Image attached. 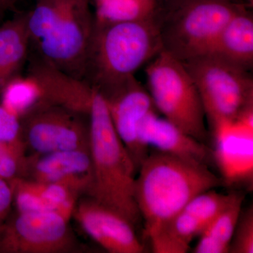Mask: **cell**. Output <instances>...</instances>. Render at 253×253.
I'll return each mask as SVG.
<instances>
[{"label": "cell", "mask_w": 253, "mask_h": 253, "mask_svg": "<svg viewBox=\"0 0 253 253\" xmlns=\"http://www.w3.org/2000/svg\"><path fill=\"white\" fill-rule=\"evenodd\" d=\"M137 172L134 200L147 239L195 196L224 184L208 166L156 149L150 150Z\"/></svg>", "instance_id": "6da1fadb"}, {"label": "cell", "mask_w": 253, "mask_h": 253, "mask_svg": "<svg viewBox=\"0 0 253 253\" xmlns=\"http://www.w3.org/2000/svg\"><path fill=\"white\" fill-rule=\"evenodd\" d=\"M91 6V0H36L25 13L36 55L84 81L96 24Z\"/></svg>", "instance_id": "7a4b0ae2"}, {"label": "cell", "mask_w": 253, "mask_h": 253, "mask_svg": "<svg viewBox=\"0 0 253 253\" xmlns=\"http://www.w3.org/2000/svg\"><path fill=\"white\" fill-rule=\"evenodd\" d=\"M161 51L150 15L123 21L96 20L84 81L108 96L134 78Z\"/></svg>", "instance_id": "3957f363"}, {"label": "cell", "mask_w": 253, "mask_h": 253, "mask_svg": "<svg viewBox=\"0 0 253 253\" xmlns=\"http://www.w3.org/2000/svg\"><path fill=\"white\" fill-rule=\"evenodd\" d=\"M92 89L89 123L94 181L90 196L136 226L141 217L134 200L135 166L115 129L106 99Z\"/></svg>", "instance_id": "277c9868"}, {"label": "cell", "mask_w": 253, "mask_h": 253, "mask_svg": "<svg viewBox=\"0 0 253 253\" xmlns=\"http://www.w3.org/2000/svg\"><path fill=\"white\" fill-rule=\"evenodd\" d=\"M244 6L232 0H154L150 17L161 51L181 62L208 54L226 23Z\"/></svg>", "instance_id": "5b68a950"}, {"label": "cell", "mask_w": 253, "mask_h": 253, "mask_svg": "<svg viewBox=\"0 0 253 253\" xmlns=\"http://www.w3.org/2000/svg\"><path fill=\"white\" fill-rule=\"evenodd\" d=\"M197 86L214 136L240 123H253L251 71L212 54L182 62Z\"/></svg>", "instance_id": "8992f818"}, {"label": "cell", "mask_w": 253, "mask_h": 253, "mask_svg": "<svg viewBox=\"0 0 253 253\" xmlns=\"http://www.w3.org/2000/svg\"><path fill=\"white\" fill-rule=\"evenodd\" d=\"M148 91L163 117L206 144V113L194 80L179 60L161 51L145 68Z\"/></svg>", "instance_id": "52a82bcc"}, {"label": "cell", "mask_w": 253, "mask_h": 253, "mask_svg": "<svg viewBox=\"0 0 253 253\" xmlns=\"http://www.w3.org/2000/svg\"><path fill=\"white\" fill-rule=\"evenodd\" d=\"M21 123L23 140L32 154L90 151L87 113L50 105L33 110Z\"/></svg>", "instance_id": "ba28073f"}, {"label": "cell", "mask_w": 253, "mask_h": 253, "mask_svg": "<svg viewBox=\"0 0 253 253\" xmlns=\"http://www.w3.org/2000/svg\"><path fill=\"white\" fill-rule=\"evenodd\" d=\"M71 219L53 212H17L0 232V253H66L78 248Z\"/></svg>", "instance_id": "9c48e42d"}, {"label": "cell", "mask_w": 253, "mask_h": 253, "mask_svg": "<svg viewBox=\"0 0 253 253\" xmlns=\"http://www.w3.org/2000/svg\"><path fill=\"white\" fill-rule=\"evenodd\" d=\"M72 217L83 231L101 247L111 253H141L144 244L136 226L119 212L91 196L78 200Z\"/></svg>", "instance_id": "30bf717a"}, {"label": "cell", "mask_w": 253, "mask_h": 253, "mask_svg": "<svg viewBox=\"0 0 253 253\" xmlns=\"http://www.w3.org/2000/svg\"><path fill=\"white\" fill-rule=\"evenodd\" d=\"M104 97L115 129L129 153L137 172L150 151L141 142L139 129L146 116L157 109L149 91L135 77Z\"/></svg>", "instance_id": "8fae6325"}, {"label": "cell", "mask_w": 253, "mask_h": 253, "mask_svg": "<svg viewBox=\"0 0 253 253\" xmlns=\"http://www.w3.org/2000/svg\"><path fill=\"white\" fill-rule=\"evenodd\" d=\"M23 178L66 186L81 198L90 196L94 181L90 151L28 154Z\"/></svg>", "instance_id": "7c38bea8"}, {"label": "cell", "mask_w": 253, "mask_h": 253, "mask_svg": "<svg viewBox=\"0 0 253 253\" xmlns=\"http://www.w3.org/2000/svg\"><path fill=\"white\" fill-rule=\"evenodd\" d=\"M32 58L28 73L39 84V107L55 105L89 114L93 89L86 82L68 75L38 55Z\"/></svg>", "instance_id": "4fadbf2b"}, {"label": "cell", "mask_w": 253, "mask_h": 253, "mask_svg": "<svg viewBox=\"0 0 253 253\" xmlns=\"http://www.w3.org/2000/svg\"><path fill=\"white\" fill-rule=\"evenodd\" d=\"M141 142L147 149L153 148L181 159L211 168L214 163L211 149L158 116L157 110L146 116L139 129Z\"/></svg>", "instance_id": "5bb4252c"}, {"label": "cell", "mask_w": 253, "mask_h": 253, "mask_svg": "<svg viewBox=\"0 0 253 253\" xmlns=\"http://www.w3.org/2000/svg\"><path fill=\"white\" fill-rule=\"evenodd\" d=\"M17 212H53L71 219L78 194L59 184L16 178L9 181Z\"/></svg>", "instance_id": "9a60e30c"}, {"label": "cell", "mask_w": 253, "mask_h": 253, "mask_svg": "<svg viewBox=\"0 0 253 253\" xmlns=\"http://www.w3.org/2000/svg\"><path fill=\"white\" fill-rule=\"evenodd\" d=\"M208 54L248 71L252 69L253 17L244 6L226 23Z\"/></svg>", "instance_id": "2e32d148"}, {"label": "cell", "mask_w": 253, "mask_h": 253, "mask_svg": "<svg viewBox=\"0 0 253 253\" xmlns=\"http://www.w3.org/2000/svg\"><path fill=\"white\" fill-rule=\"evenodd\" d=\"M30 49L25 13L0 26V93L10 80L21 74Z\"/></svg>", "instance_id": "e0dca14e"}, {"label": "cell", "mask_w": 253, "mask_h": 253, "mask_svg": "<svg viewBox=\"0 0 253 253\" xmlns=\"http://www.w3.org/2000/svg\"><path fill=\"white\" fill-rule=\"evenodd\" d=\"M205 228L199 218L183 208L160 226L148 240L154 253H185Z\"/></svg>", "instance_id": "ac0fdd59"}, {"label": "cell", "mask_w": 253, "mask_h": 253, "mask_svg": "<svg viewBox=\"0 0 253 253\" xmlns=\"http://www.w3.org/2000/svg\"><path fill=\"white\" fill-rule=\"evenodd\" d=\"M241 194L224 211L213 219L199 235V241L194 249L195 253H229L233 234L244 203Z\"/></svg>", "instance_id": "d6986e66"}, {"label": "cell", "mask_w": 253, "mask_h": 253, "mask_svg": "<svg viewBox=\"0 0 253 253\" xmlns=\"http://www.w3.org/2000/svg\"><path fill=\"white\" fill-rule=\"evenodd\" d=\"M97 21H116L149 16L154 0H94Z\"/></svg>", "instance_id": "ffe728a7"}, {"label": "cell", "mask_w": 253, "mask_h": 253, "mask_svg": "<svg viewBox=\"0 0 253 253\" xmlns=\"http://www.w3.org/2000/svg\"><path fill=\"white\" fill-rule=\"evenodd\" d=\"M25 144L0 142V178L8 181L26 174L28 154Z\"/></svg>", "instance_id": "44dd1931"}, {"label": "cell", "mask_w": 253, "mask_h": 253, "mask_svg": "<svg viewBox=\"0 0 253 253\" xmlns=\"http://www.w3.org/2000/svg\"><path fill=\"white\" fill-rule=\"evenodd\" d=\"M229 253H253V206L246 209L241 208L229 245Z\"/></svg>", "instance_id": "7402d4cb"}, {"label": "cell", "mask_w": 253, "mask_h": 253, "mask_svg": "<svg viewBox=\"0 0 253 253\" xmlns=\"http://www.w3.org/2000/svg\"><path fill=\"white\" fill-rule=\"evenodd\" d=\"M0 142L12 144H25L21 118L1 104Z\"/></svg>", "instance_id": "603a6c76"}, {"label": "cell", "mask_w": 253, "mask_h": 253, "mask_svg": "<svg viewBox=\"0 0 253 253\" xmlns=\"http://www.w3.org/2000/svg\"><path fill=\"white\" fill-rule=\"evenodd\" d=\"M14 206L12 189L8 181L0 178V232L6 224Z\"/></svg>", "instance_id": "cb8c5ba5"}, {"label": "cell", "mask_w": 253, "mask_h": 253, "mask_svg": "<svg viewBox=\"0 0 253 253\" xmlns=\"http://www.w3.org/2000/svg\"><path fill=\"white\" fill-rule=\"evenodd\" d=\"M18 0H0V8L9 9L14 6Z\"/></svg>", "instance_id": "d4e9b609"}, {"label": "cell", "mask_w": 253, "mask_h": 253, "mask_svg": "<svg viewBox=\"0 0 253 253\" xmlns=\"http://www.w3.org/2000/svg\"><path fill=\"white\" fill-rule=\"evenodd\" d=\"M250 1H253V0H249Z\"/></svg>", "instance_id": "484cf974"}]
</instances>
